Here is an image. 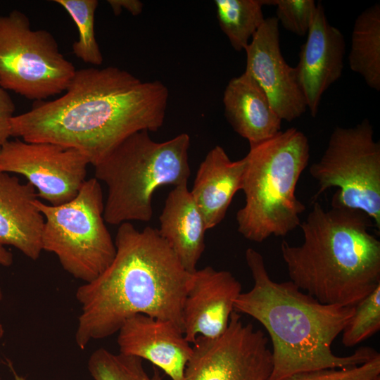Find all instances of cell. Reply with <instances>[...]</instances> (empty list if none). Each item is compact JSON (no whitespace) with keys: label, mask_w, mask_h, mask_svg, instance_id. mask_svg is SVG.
Segmentation results:
<instances>
[{"label":"cell","mask_w":380,"mask_h":380,"mask_svg":"<svg viewBox=\"0 0 380 380\" xmlns=\"http://www.w3.org/2000/svg\"><path fill=\"white\" fill-rule=\"evenodd\" d=\"M168 99L159 80L115 66L79 69L59 98L14 115L11 134L75 148L94 166L132 134L161 128Z\"/></svg>","instance_id":"6da1fadb"},{"label":"cell","mask_w":380,"mask_h":380,"mask_svg":"<svg viewBox=\"0 0 380 380\" xmlns=\"http://www.w3.org/2000/svg\"><path fill=\"white\" fill-rule=\"evenodd\" d=\"M109 267L77 288L81 306L75 342L82 350L117 333L129 317L144 314L182 329V307L191 273L182 265L158 229L120 224ZM183 331V330H182Z\"/></svg>","instance_id":"7a4b0ae2"},{"label":"cell","mask_w":380,"mask_h":380,"mask_svg":"<svg viewBox=\"0 0 380 380\" xmlns=\"http://www.w3.org/2000/svg\"><path fill=\"white\" fill-rule=\"evenodd\" d=\"M253 286L241 292L234 310L259 322L272 344V369L267 380H284L294 374L328 368L357 366L379 354L360 347L338 356L332 344L352 317L355 306L324 304L299 289L292 281L277 282L269 275L262 255L246 251Z\"/></svg>","instance_id":"3957f363"},{"label":"cell","mask_w":380,"mask_h":380,"mask_svg":"<svg viewBox=\"0 0 380 380\" xmlns=\"http://www.w3.org/2000/svg\"><path fill=\"white\" fill-rule=\"evenodd\" d=\"M364 212L313 202L300 224L303 241H283L290 281L324 304L355 306L380 285V241Z\"/></svg>","instance_id":"277c9868"},{"label":"cell","mask_w":380,"mask_h":380,"mask_svg":"<svg viewBox=\"0 0 380 380\" xmlns=\"http://www.w3.org/2000/svg\"><path fill=\"white\" fill-rule=\"evenodd\" d=\"M309 158L308 139L294 127L250 145L241 189L245 204L236 215L237 230L244 238L260 243L300 226L305 206L296 188Z\"/></svg>","instance_id":"5b68a950"},{"label":"cell","mask_w":380,"mask_h":380,"mask_svg":"<svg viewBox=\"0 0 380 380\" xmlns=\"http://www.w3.org/2000/svg\"><path fill=\"white\" fill-rule=\"evenodd\" d=\"M186 133L163 142L148 131L132 134L94 165L95 178L108 187L103 218L115 225L132 220L148 222L152 198L164 185L187 184L191 175Z\"/></svg>","instance_id":"8992f818"},{"label":"cell","mask_w":380,"mask_h":380,"mask_svg":"<svg viewBox=\"0 0 380 380\" xmlns=\"http://www.w3.org/2000/svg\"><path fill=\"white\" fill-rule=\"evenodd\" d=\"M34 203L44 217L42 251L54 253L66 272L87 283L109 267L116 248L105 224L99 180H86L72 200L60 205L37 198Z\"/></svg>","instance_id":"52a82bcc"},{"label":"cell","mask_w":380,"mask_h":380,"mask_svg":"<svg viewBox=\"0 0 380 380\" xmlns=\"http://www.w3.org/2000/svg\"><path fill=\"white\" fill-rule=\"evenodd\" d=\"M309 170L318 186L314 198L336 187L331 205L364 212L379 231L380 144L367 119L352 127H336Z\"/></svg>","instance_id":"ba28073f"},{"label":"cell","mask_w":380,"mask_h":380,"mask_svg":"<svg viewBox=\"0 0 380 380\" xmlns=\"http://www.w3.org/2000/svg\"><path fill=\"white\" fill-rule=\"evenodd\" d=\"M76 69L46 30H32L30 19L14 9L0 15V86L41 101L63 93Z\"/></svg>","instance_id":"9c48e42d"},{"label":"cell","mask_w":380,"mask_h":380,"mask_svg":"<svg viewBox=\"0 0 380 380\" xmlns=\"http://www.w3.org/2000/svg\"><path fill=\"white\" fill-rule=\"evenodd\" d=\"M269 339L233 311L219 337L198 336L182 380H267L272 369Z\"/></svg>","instance_id":"30bf717a"},{"label":"cell","mask_w":380,"mask_h":380,"mask_svg":"<svg viewBox=\"0 0 380 380\" xmlns=\"http://www.w3.org/2000/svg\"><path fill=\"white\" fill-rule=\"evenodd\" d=\"M89 164L77 150L50 142L15 139L0 148V172L24 176L38 191L37 196L54 206L77 195Z\"/></svg>","instance_id":"8fae6325"},{"label":"cell","mask_w":380,"mask_h":380,"mask_svg":"<svg viewBox=\"0 0 380 380\" xmlns=\"http://www.w3.org/2000/svg\"><path fill=\"white\" fill-rule=\"evenodd\" d=\"M279 31L275 17L265 19L245 49V72L262 87L281 120L291 122L308 108L295 68L282 56Z\"/></svg>","instance_id":"7c38bea8"},{"label":"cell","mask_w":380,"mask_h":380,"mask_svg":"<svg viewBox=\"0 0 380 380\" xmlns=\"http://www.w3.org/2000/svg\"><path fill=\"white\" fill-rule=\"evenodd\" d=\"M241 289L229 271L206 266L191 273L182 312L186 341L191 344L198 336H220L227 329Z\"/></svg>","instance_id":"4fadbf2b"},{"label":"cell","mask_w":380,"mask_h":380,"mask_svg":"<svg viewBox=\"0 0 380 380\" xmlns=\"http://www.w3.org/2000/svg\"><path fill=\"white\" fill-rule=\"evenodd\" d=\"M306 35L294 68L307 108L315 117L322 95L342 75L346 42L341 32L329 24L320 3Z\"/></svg>","instance_id":"5bb4252c"},{"label":"cell","mask_w":380,"mask_h":380,"mask_svg":"<svg viewBox=\"0 0 380 380\" xmlns=\"http://www.w3.org/2000/svg\"><path fill=\"white\" fill-rule=\"evenodd\" d=\"M118 332L119 353L151 362L172 380L182 379L193 349L176 324L137 314Z\"/></svg>","instance_id":"9a60e30c"},{"label":"cell","mask_w":380,"mask_h":380,"mask_svg":"<svg viewBox=\"0 0 380 380\" xmlns=\"http://www.w3.org/2000/svg\"><path fill=\"white\" fill-rule=\"evenodd\" d=\"M29 182L0 172V245L12 246L31 260L39 258L44 217L34 201Z\"/></svg>","instance_id":"2e32d148"},{"label":"cell","mask_w":380,"mask_h":380,"mask_svg":"<svg viewBox=\"0 0 380 380\" xmlns=\"http://www.w3.org/2000/svg\"><path fill=\"white\" fill-rule=\"evenodd\" d=\"M244 170V158L232 160L220 146L210 149L200 164L190 193L207 230L224 218L233 197L242 189Z\"/></svg>","instance_id":"e0dca14e"},{"label":"cell","mask_w":380,"mask_h":380,"mask_svg":"<svg viewBox=\"0 0 380 380\" xmlns=\"http://www.w3.org/2000/svg\"><path fill=\"white\" fill-rule=\"evenodd\" d=\"M222 101L228 122L250 145L269 139L281 131L282 120L268 96L245 71L229 81Z\"/></svg>","instance_id":"ac0fdd59"},{"label":"cell","mask_w":380,"mask_h":380,"mask_svg":"<svg viewBox=\"0 0 380 380\" xmlns=\"http://www.w3.org/2000/svg\"><path fill=\"white\" fill-rule=\"evenodd\" d=\"M161 237L184 268L193 273L205 249V222L187 184L170 191L159 217Z\"/></svg>","instance_id":"d6986e66"},{"label":"cell","mask_w":380,"mask_h":380,"mask_svg":"<svg viewBox=\"0 0 380 380\" xmlns=\"http://www.w3.org/2000/svg\"><path fill=\"white\" fill-rule=\"evenodd\" d=\"M350 69L362 77L367 86L380 90V5L364 10L355 20L348 55Z\"/></svg>","instance_id":"ffe728a7"},{"label":"cell","mask_w":380,"mask_h":380,"mask_svg":"<svg viewBox=\"0 0 380 380\" xmlns=\"http://www.w3.org/2000/svg\"><path fill=\"white\" fill-rule=\"evenodd\" d=\"M217 22L233 49H246L265 20L267 0H215Z\"/></svg>","instance_id":"44dd1931"},{"label":"cell","mask_w":380,"mask_h":380,"mask_svg":"<svg viewBox=\"0 0 380 380\" xmlns=\"http://www.w3.org/2000/svg\"><path fill=\"white\" fill-rule=\"evenodd\" d=\"M142 362L137 357L100 348L90 355L87 368L94 380H163L156 369L149 375Z\"/></svg>","instance_id":"7402d4cb"},{"label":"cell","mask_w":380,"mask_h":380,"mask_svg":"<svg viewBox=\"0 0 380 380\" xmlns=\"http://www.w3.org/2000/svg\"><path fill=\"white\" fill-rule=\"evenodd\" d=\"M69 13L77 27L78 40L72 44L76 57L94 65L102 64L103 58L94 31L95 11L97 0H55Z\"/></svg>","instance_id":"603a6c76"},{"label":"cell","mask_w":380,"mask_h":380,"mask_svg":"<svg viewBox=\"0 0 380 380\" xmlns=\"http://www.w3.org/2000/svg\"><path fill=\"white\" fill-rule=\"evenodd\" d=\"M380 329V285L355 305L354 313L342 333V343L353 347Z\"/></svg>","instance_id":"cb8c5ba5"},{"label":"cell","mask_w":380,"mask_h":380,"mask_svg":"<svg viewBox=\"0 0 380 380\" xmlns=\"http://www.w3.org/2000/svg\"><path fill=\"white\" fill-rule=\"evenodd\" d=\"M276 6L275 17L286 30L303 37L307 34L317 4L313 0H267Z\"/></svg>","instance_id":"d4e9b609"},{"label":"cell","mask_w":380,"mask_h":380,"mask_svg":"<svg viewBox=\"0 0 380 380\" xmlns=\"http://www.w3.org/2000/svg\"><path fill=\"white\" fill-rule=\"evenodd\" d=\"M284 380H380V354L357 366L305 372Z\"/></svg>","instance_id":"484cf974"},{"label":"cell","mask_w":380,"mask_h":380,"mask_svg":"<svg viewBox=\"0 0 380 380\" xmlns=\"http://www.w3.org/2000/svg\"><path fill=\"white\" fill-rule=\"evenodd\" d=\"M15 110L11 96L0 86V148L11 137V120Z\"/></svg>","instance_id":"4316f807"},{"label":"cell","mask_w":380,"mask_h":380,"mask_svg":"<svg viewBox=\"0 0 380 380\" xmlns=\"http://www.w3.org/2000/svg\"><path fill=\"white\" fill-rule=\"evenodd\" d=\"M114 14L119 15L123 9L133 15H140L143 10V3L139 0H108Z\"/></svg>","instance_id":"83f0119b"},{"label":"cell","mask_w":380,"mask_h":380,"mask_svg":"<svg viewBox=\"0 0 380 380\" xmlns=\"http://www.w3.org/2000/svg\"><path fill=\"white\" fill-rule=\"evenodd\" d=\"M13 257L4 246L0 245V265L8 267L13 264Z\"/></svg>","instance_id":"f1b7e54d"},{"label":"cell","mask_w":380,"mask_h":380,"mask_svg":"<svg viewBox=\"0 0 380 380\" xmlns=\"http://www.w3.org/2000/svg\"><path fill=\"white\" fill-rule=\"evenodd\" d=\"M14 380H27L25 377L14 373Z\"/></svg>","instance_id":"f546056e"},{"label":"cell","mask_w":380,"mask_h":380,"mask_svg":"<svg viewBox=\"0 0 380 380\" xmlns=\"http://www.w3.org/2000/svg\"><path fill=\"white\" fill-rule=\"evenodd\" d=\"M4 334V329L3 325L0 323V339L3 337Z\"/></svg>","instance_id":"4dcf8cb0"},{"label":"cell","mask_w":380,"mask_h":380,"mask_svg":"<svg viewBox=\"0 0 380 380\" xmlns=\"http://www.w3.org/2000/svg\"><path fill=\"white\" fill-rule=\"evenodd\" d=\"M2 299H3V292L0 286V302L2 300Z\"/></svg>","instance_id":"1f68e13d"}]
</instances>
